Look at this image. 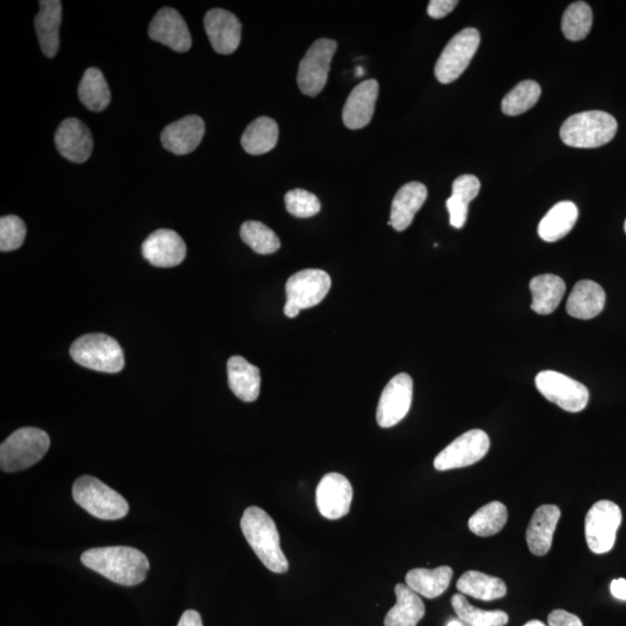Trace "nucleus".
I'll use <instances>...</instances> for the list:
<instances>
[{
  "mask_svg": "<svg viewBox=\"0 0 626 626\" xmlns=\"http://www.w3.org/2000/svg\"><path fill=\"white\" fill-rule=\"evenodd\" d=\"M83 565L121 586H137L147 579L150 563L140 550L130 547L90 549L83 553Z\"/></svg>",
  "mask_w": 626,
  "mask_h": 626,
  "instance_id": "f257e3e1",
  "label": "nucleus"
},
{
  "mask_svg": "<svg viewBox=\"0 0 626 626\" xmlns=\"http://www.w3.org/2000/svg\"><path fill=\"white\" fill-rule=\"evenodd\" d=\"M240 528L247 543L269 571L278 574L288 572L289 563L281 550L278 528L264 509L256 506L247 508L240 521Z\"/></svg>",
  "mask_w": 626,
  "mask_h": 626,
  "instance_id": "f03ea898",
  "label": "nucleus"
},
{
  "mask_svg": "<svg viewBox=\"0 0 626 626\" xmlns=\"http://www.w3.org/2000/svg\"><path fill=\"white\" fill-rule=\"evenodd\" d=\"M617 121L602 111H588L570 116L560 128V138L572 148L594 149L614 140Z\"/></svg>",
  "mask_w": 626,
  "mask_h": 626,
  "instance_id": "7ed1b4c3",
  "label": "nucleus"
},
{
  "mask_svg": "<svg viewBox=\"0 0 626 626\" xmlns=\"http://www.w3.org/2000/svg\"><path fill=\"white\" fill-rule=\"evenodd\" d=\"M49 447V436L42 429H18L0 446V468L10 473L31 468L45 457Z\"/></svg>",
  "mask_w": 626,
  "mask_h": 626,
  "instance_id": "20e7f679",
  "label": "nucleus"
},
{
  "mask_svg": "<svg viewBox=\"0 0 626 626\" xmlns=\"http://www.w3.org/2000/svg\"><path fill=\"white\" fill-rule=\"evenodd\" d=\"M72 497L87 513L100 520H120L129 512L128 502L120 493L91 476L76 480Z\"/></svg>",
  "mask_w": 626,
  "mask_h": 626,
  "instance_id": "39448f33",
  "label": "nucleus"
},
{
  "mask_svg": "<svg viewBox=\"0 0 626 626\" xmlns=\"http://www.w3.org/2000/svg\"><path fill=\"white\" fill-rule=\"evenodd\" d=\"M78 365L101 373L116 374L125 367V355L119 342L103 333L85 334L70 348Z\"/></svg>",
  "mask_w": 626,
  "mask_h": 626,
  "instance_id": "423d86ee",
  "label": "nucleus"
},
{
  "mask_svg": "<svg viewBox=\"0 0 626 626\" xmlns=\"http://www.w3.org/2000/svg\"><path fill=\"white\" fill-rule=\"evenodd\" d=\"M331 286L330 275L322 269H304L290 276L286 285L285 315L295 318L301 310L316 307L329 294Z\"/></svg>",
  "mask_w": 626,
  "mask_h": 626,
  "instance_id": "0eeeda50",
  "label": "nucleus"
},
{
  "mask_svg": "<svg viewBox=\"0 0 626 626\" xmlns=\"http://www.w3.org/2000/svg\"><path fill=\"white\" fill-rule=\"evenodd\" d=\"M480 43L476 28H465L448 42L435 65L434 74L442 84H450L468 69Z\"/></svg>",
  "mask_w": 626,
  "mask_h": 626,
  "instance_id": "6e6552de",
  "label": "nucleus"
},
{
  "mask_svg": "<svg viewBox=\"0 0 626 626\" xmlns=\"http://www.w3.org/2000/svg\"><path fill=\"white\" fill-rule=\"evenodd\" d=\"M622 523V511L615 502L601 500L589 509L585 535L589 550L603 555L614 548L616 534Z\"/></svg>",
  "mask_w": 626,
  "mask_h": 626,
  "instance_id": "1a4fd4ad",
  "label": "nucleus"
},
{
  "mask_svg": "<svg viewBox=\"0 0 626 626\" xmlns=\"http://www.w3.org/2000/svg\"><path fill=\"white\" fill-rule=\"evenodd\" d=\"M337 47V42L334 40L320 39L313 43L308 53L302 58L300 69H298L297 84L305 96L317 97L324 90Z\"/></svg>",
  "mask_w": 626,
  "mask_h": 626,
  "instance_id": "9d476101",
  "label": "nucleus"
},
{
  "mask_svg": "<svg viewBox=\"0 0 626 626\" xmlns=\"http://www.w3.org/2000/svg\"><path fill=\"white\" fill-rule=\"evenodd\" d=\"M536 388L549 402L564 411L578 413L586 409L589 391L584 384L558 371L545 370L536 376Z\"/></svg>",
  "mask_w": 626,
  "mask_h": 626,
  "instance_id": "9b49d317",
  "label": "nucleus"
},
{
  "mask_svg": "<svg viewBox=\"0 0 626 626\" xmlns=\"http://www.w3.org/2000/svg\"><path fill=\"white\" fill-rule=\"evenodd\" d=\"M490 446L489 435L482 429H472L451 442L436 456L434 468L438 471H448L470 467L485 457Z\"/></svg>",
  "mask_w": 626,
  "mask_h": 626,
  "instance_id": "f8f14e48",
  "label": "nucleus"
},
{
  "mask_svg": "<svg viewBox=\"0 0 626 626\" xmlns=\"http://www.w3.org/2000/svg\"><path fill=\"white\" fill-rule=\"evenodd\" d=\"M413 399V381L410 375L399 374L384 388L378 402L376 420L382 428L399 424L409 413Z\"/></svg>",
  "mask_w": 626,
  "mask_h": 626,
  "instance_id": "ddd939ff",
  "label": "nucleus"
},
{
  "mask_svg": "<svg viewBox=\"0 0 626 626\" xmlns=\"http://www.w3.org/2000/svg\"><path fill=\"white\" fill-rule=\"evenodd\" d=\"M353 500V487L349 480L340 473H327L316 491L318 511L329 520L344 518L349 511Z\"/></svg>",
  "mask_w": 626,
  "mask_h": 626,
  "instance_id": "4468645a",
  "label": "nucleus"
},
{
  "mask_svg": "<svg viewBox=\"0 0 626 626\" xmlns=\"http://www.w3.org/2000/svg\"><path fill=\"white\" fill-rule=\"evenodd\" d=\"M151 40L170 47L174 52L186 53L192 48V36L181 14L171 7L157 12L149 27Z\"/></svg>",
  "mask_w": 626,
  "mask_h": 626,
  "instance_id": "2eb2a0df",
  "label": "nucleus"
},
{
  "mask_svg": "<svg viewBox=\"0 0 626 626\" xmlns=\"http://www.w3.org/2000/svg\"><path fill=\"white\" fill-rule=\"evenodd\" d=\"M142 252L151 265L170 268L185 260L187 247L176 231L160 229L144 240Z\"/></svg>",
  "mask_w": 626,
  "mask_h": 626,
  "instance_id": "dca6fc26",
  "label": "nucleus"
},
{
  "mask_svg": "<svg viewBox=\"0 0 626 626\" xmlns=\"http://www.w3.org/2000/svg\"><path fill=\"white\" fill-rule=\"evenodd\" d=\"M205 28L215 52L221 55L235 53L242 40V24L229 11L214 9L206 14Z\"/></svg>",
  "mask_w": 626,
  "mask_h": 626,
  "instance_id": "f3484780",
  "label": "nucleus"
},
{
  "mask_svg": "<svg viewBox=\"0 0 626 626\" xmlns=\"http://www.w3.org/2000/svg\"><path fill=\"white\" fill-rule=\"evenodd\" d=\"M58 152L72 163L83 164L93 151V137L84 122L70 118L64 120L55 134Z\"/></svg>",
  "mask_w": 626,
  "mask_h": 626,
  "instance_id": "a211bd4d",
  "label": "nucleus"
},
{
  "mask_svg": "<svg viewBox=\"0 0 626 626\" xmlns=\"http://www.w3.org/2000/svg\"><path fill=\"white\" fill-rule=\"evenodd\" d=\"M206 133L205 121L198 115H188L171 123L162 133L163 147L174 155L191 154L199 147Z\"/></svg>",
  "mask_w": 626,
  "mask_h": 626,
  "instance_id": "6ab92c4d",
  "label": "nucleus"
},
{
  "mask_svg": "<svg viewBox=\"0 0 626 626\" xmlns=\"http://www.w3.org/2000/svg\"><path fill=\"white\" fill-rule=\"evenodd\" d=\"M378 91L380 85L377 80L370 79L356 86L349 94L342 111V120L348 129L358 130L369 125L375 113Z\"/></svg>",
  "mask_w": 626,
  "mask_h": 626,
  "instance_id": "aec40b11",
  "label": "nucleus"
},
{
  "mask_svg": "<svg viewBox=\"0 0 626 626\" xmlns=\"http://www.w3.org/2000/svg\"><path fill=\"white\" fill-rule=\"evenodd\" d=\"M427 195L426 186L418 181H412L400 188L392 201L389 225L396 231L409 228L418 211L425 205Z\"/></svg>",
  "mask_w": 626,
  "mask_h": 626,
  "instance_id": "412c9836",
  "label": "nucleus"
},
{
  "mask_svg": "<svg viewBox=\"0 0 626 626\" xmlns=\"http://www.w3.org/2000/svg\"><path fill=\"white\" fill-rule=\"evenodd\" d=\"M559 519L560 509L555 505H543L536 509L526 534L533 555L543 557L549 553Z\"/></svg>",
  "mask_w": 626,
  "mask_h": 626,
  "instance_id": "4be33fe9",
  "label": "nucleus"
},
{
  "mask_svg": "<svg viewBox=\"0 0 626 626\" xmlns=\"http://www.w3.org/2000/svg\"><path fill=\"white\" fill-rule=\"evenodd\" d=\"M62 23V3L60 0H41L40 11L35 18L42 53L48 58L57 55L60 49V27Z\"/></svg>",
  "mask_w": 626,
  "mask_h": 626,
  "instance_id": "5701e85b",
  "label": "nucleus"
},
{
  "mask_svg": "<svg viewBox=\"0 0 626 626\" xmlns=\"http://www.w3.org/2000/svg\"><path fill=\"white\" fill-rule=\"evenodd\" d=\"M606 305V293L598 283L584 280L574 286L566 310L571 317L578 319H593L599 316Z\"/></svg>",
  "mask_w": 626,
  "mask_h": 626,
  "instance_id": "b1692460",
  "label": "nucleus"
},
{
  "mask_svg": "<svg viewBox=\"0 0 626 626\" xmlns=\"http://www.w3.org/2000/svg\"><path fill=\"white\" fill-rule=\"evenodd\" d=\"M229 387L243 402H256L260 395V370L242 356H232L228 361Z\"/></svg>",
  "mask_w": 626,
  "mask_h": 626,
  "instance_id": "393cba45",
  "label": "nucleus"
},
{
  "mask_svg": "<svg viewBox=\"0 0 626 626\" xmlns=\"http://www.w3.org/2000/svg\"><path fill=\"white\" fill-rule=\"evenodd\" d=\"M395 593L396 606L385 616L384 626H417L426 613L419 594L405 584H398Z\"/></svg>",
  "mask_w": 626,
  "mask_h": 626,
  "instance_id": "a878e982",
  "label": "nucleus"
},
{
  "mask_svg": "<svg viewBox=\"0 0 626 626\" xmlns=\"http://www.w3.org/2000/svg\"><path fill=\"white\" fill-rule=\"evenodd\" d=\"M579 210L571 201L553 206L538 225V235L544 242L555 243L570 234L578 221Z\"/></svg>",
  "mask_w": 626,
  "mask_h": 626,
  "instance_id": "bb28decb",
  "label": "nucleus"
},
{
  "mask_svg": "<svg viewBox=\"0 0 626 626\" xmlns=\"http://www.w3.org/2000/svg\"><path fill=\"white\" fill-rule=\"evenodd\" d=\"M533 309L538 315H550L562 302L566 285L562 278L553 274L538 275L530 281Z\"/></svg>",
  "mask_w": 626,
  "mask_h": 626,
  "instance_id": "cd10ccee",
  "label": "nucleus"
},
{
  "mask_svg": "<svg viewBox=\"0 0 626 626\" xmlns=\"http://www.w3.org/2000/svg\"><path fill=\"white\" fill-rule=\"evenodd\" d=\"M453 575L454 571L449 566L434 570L414 569L406 574V585L426 599H435L447 591Z\"/></svg>",
  "mask_w": 626,
  "mask_h": 626,
  "instance_id": "c85d7f7f",
  "label": "nucleus"
},
{
  "mask_svg": "<svg viewBox=\"0 0 626 626\" xmlns=\"http://www.w3.org/2000/svg\"><path fill=\"white\" fill-rule=\"evenodd\" d=\"M279 141V126L267 116L254 120L247 126L242 136V145L247 154L265 155L272 151Z\"/></svg>",
  "mask_w": 626,
  "mask_h": 626,
  "instance_id": "c756f323",
  "label": "nucleus"
},
{
  "mask_svg": "<svg viewBox=\"0 0 626 626\" xmlns=\"http://www.w3.org/2000/svg\"><path fill=\"white\" fill-rule=\"evenodd\" d=\"M457 589L463 595L482 601L499 600L507 594L504 580L477 571L464 573L457 581Z\"/></svg>",
  "mask_w": 626,
  "mask_h": 626,
  "instance_id": "7c9ffc66",
  "label": "nucleus"
},
{
  "mask_svg": "<svg viewBox=\"0 0 626 626\" xmlns=\"http://www.w3.org/2000/svg\"><path fill=\"white\" fill-rule=\"evenodd\" d=\"M78 97L89 111H105L111 103V91L103 72L97 68L87 69L78 87Z\"/></svg>",
  "mask_w": 626,
  "mask_h": 626,
  "instance_id": "2f4dec72",
  "label": "nucleus"
},
{
  "mask_svg": "<svg viewBox=\"0 0 626 626\" xmlns=\"http://www.w3.org/2000/svg\"><path fill=\"white\" fill-rule=\"evenodd\" d=\"M508 520L507 507L500 501L479 508L469 520V529L479 537H490L500 533Z\"/></svg>",
  "mask_w": 626,
  "mask_h": 626,
  "instance_id": "473e14b6",
  "label": "nucleus"
},
{
  "mask_svg": "<svg viewBox=\"0 0 626 626\" xmlns=\"http://www.w3.org/2000/svg\"><path fill=\"white\" fill-rule=\"evenodd\" d=\"M451 604L460 620L471 626H505L509 617L502 610H482L472 606L463 594H456Z\"/></svg>",
  "mask_w": 626,
  "mask_h": 626,
  "instance_id": "72a5a7b5",
  "label": "nucleus"
},
{
  "mask_svg": "<svg viewBox=\"0 0 626 626\" xmlns=\"http://www.w3.org/2000/svg\"><path fill=\"white\" fill-rule=\"evenodd\" d=\"M541 86L534 80H524L506 94L501 103L502 113L508 116H518L529 111L540 100Z\"/></svg>",
  "mask_w": 626,
  "mask_h": 626,
  "instance_id": "f704fd0d",
  "label": "nucleus"
},
{
  "mask_svg": "<svg viewBox=\"0 0 626 626\" xmlns=\"http://www.w3.org/2000/svg\"><path fill=\"white\" fill-rule=\"evenodd\" d=\"M593 12L585 2H577L567 7L562 21L563 34L567 40L581 41L591 32Z\"/></svg>",
  "mask_w": 626,
  "mask_h": 626,
  "instance_id": "c9c22d12",
  "label": "nucleus"
},
{
  "mask_svg": "<svg viewBox=\"0 0 626 626\" xmlns=\"http://www.w3.org/2000/svg\"><path fill=\"white\" fill-rule=\"evenodd\" d=\"M240 237L251 249L262 256L278 252L281 242L278 236L267 225L257 221H247L240 228Z\"/></svg>",
  "mask_w": 626,
  "mask_h": 626,
  "instance_id": "e433bc0d",
  "label": "nucleus"
},
{
  "mask_svg": "<svg viewBox=\"0 0 626 626\" xmlns=\"http://www.w3.org/2000/svg\"><path fill=\"white\" fill-rule=\"evenodd\" d=\"M288 213L297 218H309L316 216L322 205L315 194L304 189H293L285 196Z\"/></svg>",
  "mask_w": 626,
  "mask_h": 626,
  "instance_id": "4c0bfd02",
  "label": "nucleus"
},
{
  "mask_svg": "<svg viewBox=\"0 0 626 626\" xmlns=\"http://www.w3.org/2000/svg\"><path fill=\"white\" fill-rule=\"evenodd\" d=\"M26 225L18 216H4L0 220V250L11 252L24 244Z\"/></svg>",
  "mask_w": 626,
  "mask_h": 626,
  "instance_id": "58836bf2",
  "label": "nucleus"
},
{
  "mask_svg": "<svg viewBox=\"0 0 626 626\" xmlns=\"http://www.w3.org/2000/svg\"><path fill=\"white\" fill-rule=\"evenodd\" d=\"M479 191V179L472 176V174H463V176L458 177L454 181L453 195H451V198L461 201L464 205L469 206L470 202L477 198Z\"/></svg>",
  "mask_w": 626,
  "mask_h": 626,
  "instance_id": "ea45409f",
  "label": "nucleus"
},
{
  "mask_svg": "<svg viewBox=\"0 0 626 626\" xmlns=\"http://www.w3.org/2000/svg\"><path fill=\"white\" fill-rule=\"evenodd\" d=\"M446 205L450 215L451 227H454L455 229H462L468 220L469 206L464 205L461 201L451 198V196L447 200Z\"/></svg>",
  "mask_w": 626,
  "mask_h": 626,
  "instance_id": "a19ab883",
  "label": "nucleus"
},
{
  "mask_svg": "<svg viewBox=\"0 0 626 626\" xmlns=\"http://www.w3.org/2000/svg\"><path fill=\"white\" fill-rule=\"evenodd\" d=\"M457 5V0H432L427 7L428 16L433 19H442L453 12Z\"/></svg>",
  "mask_w": 626,
  "mask_h": 626,
  "instance_id": "79ce46f5",
  "label": "nucleus"
},
{
  "mask_svg": "<svg viewBox=\"0 0 626 626\" xmlns=\"http://www.w3.org/2000/svg\"><path fill=\"white\" fill-rule=\"evenodd\" d=\"M548 624L549 626H584L578 616L562 609L552 611L548 617Z\"/></svg>",
  "mask_w": 626,
  "mask_h": 626,
  "instance_id": "37998d69",
  "label": "nucleus"
},
{
  "mask_svg": "<svg viewBox=\"0 0 626 626\" xmlns=\"http://www.w3.org/2000/svg\"><path fill=\"white\" fill-rule=\"evenodd\" d=\"M178 626H203L202 618L198 611L187 610L181 616Z\"/></svg>",
  "mask_w": 626,
  "mask_h": 626,
  "instance_id": "c03bdc74",
  "label": "nucleus"
},
{
  "mask_svg": "<svg viewBox=\"0 0 626 626\" xmlns=\"http://www.w3.org/2000/svg\"><path fill=\"white\" fill-rule=\"evenodd\" d=\"M611 594L614 595V598L622 601H626V580L625 579H616L611 582L610 585Z\"/></svg>",
  "mask_w": 626,
  "mask_h": 626,
  "instance_id": "a18cd8bd",
  "label": "nucleus"
},
{
  "mask_svg": "<svg viewBox=\"0 0 626 626\" xmlns=\"http://www.w3.org/2000/svg\"><path fill=\"white\" fill-rule=\"evenodd\" d=\"M524 626H547V625H545L541 621H531Z\"/></svg>",
  "mask_w": 626,
  "mask_h": 626,
  "instance_id": "49530a36",
  "label": "nucleus"
},
{
  "mask_svg": "<svg viewBox=\"0 0 626 626\" xmlns=\"http://www.w3.org/2000/svg\"><path fill=\"white\" fill-rule=\"evenodd\" d=\"M447 626H463V624L458 621H451Z\"/></svg>",
  "mask_w": 626,
  "mask_h": 626,
  "instance_id": "de8ad7c7",
  "label": "nucleus"
},
{
  "mask_svg": "<svg viewBox=\"0 0 626 626\" xmlns=\"http://www.w3.org/2000/svg\"><path fill=\"white\" fill-rule=\"evenodd\" d=\"M356 75L363 76V75H365V71H363L362 68H359L358 71H356Z\"/></svg>",
  "mask_w": 626,
  "mask_h": 626,
  "instance_id": "09e8293b",
  "label": "nucleus"
},
{
  "mask_svg": "<svg viewBox=\"0 0 626 626\" xmlns=\"http://www.w3.org/2000/svg\"><path fill=\"white\" fill-rule=\"evenodd\" d=\"M624 230H625V234H626V220H625V223H624Z\"/></svg>",
  "mask_w": 626,
  "mask_h": 626,
  "instance_id": "8fccbe9b",
  "label": "nucleus"
}]
</instances>
